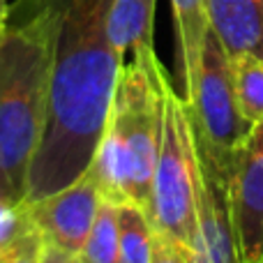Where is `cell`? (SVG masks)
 I'll return each instance as SVG.
<instances>
[{"instance_id":"cell-13","label":"cell","mask_w":263,"mask_h":263,"mask_svg":"<svg viewBox=\"0 0 263 263\" xmlns=\"http://www.w3.org/2000/svg\"><path fill=\"white\" fill-rule=\"evenodd\" d=\"M233 86L240 116L250 127L263 123V60L254 55H233Z\"/></svg>"},{"instance_id":"cell-8","label":"cell","mask_w":263,"mask_h":263,"mask_svg":"<svg viewBox=\"0 0 263 263\" xmlns=\"http://www.w3.org/2000/svg\"><path fill=\"white\" fill-rule=\"evenodd\" d=\"M28 205L46 245L79 256L102 205V192L95 176L88 171L72 185Z\"/></svg>"},{"instance_id":"cell-9","label":"cell","mask_w":263,"mask_h":263,"mask_svg":"<svg viewBox=\"0 0 263 263\" xmlns=\"http://www.w3.org/2000/svg\"><path fill=\"white\" fill-rule=\"evenodd\" d=\"M208 18L229 58L263 60V0H208Z\"/></svg>"},{"instance_id":"cell-5","label":"cell","mask_w":263,"mask_h":263,"mask_svg":"<svg viewBox=\"0 0 263 263\" xmlns=\"http://www.w3.org/2000/svg\"><path fill=\"white\" fill-rule=\"evenodd\" d=\"M187 104L196 136L208 145L217 162L229 166L233 153L247 139L252 127L238 109L231 58L213 30L205 37L194 95Z\"/></svg>"},{"instance_id":"cell-16","label":"cell","mask_w":263,"mask_h":263,"mask_svg":"<svg viewBox=\"0 0 263 263\" xmlns=\"http://www.w3.org/2000/svg\"><path fill=\"white\" fill-rule=\"evenodd\" d=\"M150 263H192V250L178 240L155 231L153 240V261Z\"/></svg>"},{"instance_id":"cell-14","label":"cell","mask_w":263,"mask_h":263,"mask_svg":"<svg viewBox=\"0 0 263 263\" xmlns=\"http://www.w3.org/2000/svg\"><path fill=\"white\" fill-rule=\"evenodd\" d=\"M42 242L44 238L32 219L30 205L26 201L14 205L0 199V259Z\"/></svg>"},{"instance_id":"cell-2","label":"cell","mask_w":263,"mask_h":263,"mask_svg":"<svg viewBox=\"0 0 263 263\" xmlns=\"http://www.w3.org/2000/svg\"><path fill=\"white\" fill-rule=\"evenodd\" d=\"M53 12L18 0L0 32V199L23 203L49 111Z\"/></svg>"},{"instance_id":"cell-3","label":"cell","mask_w":263,"mask_h":263,"mask_svg":"<svg viewBox=\"0 0 263 263\" xmlns=\"http://www.w3.org/2000/svg\"><path fill=\"white\" fill-rule=\"evenodd\" d=\"M157 63L153 44L134 49L129 63H123L104 134L90 166L102 199L118 205L134 203L148 215L159 148Z\"/></svg>"},{"instance_id":"cell-6","label":"cell","mask_w":263,"mask_h":263,"mask_svg":"<svg viewBox=\"0 0 263 263\" xmlns=\"http://www.w3.org/2000/svg\"><path fill=\"white\" fill-rule=\"evenodd\" d=\"M194 127V125H192ZM196 227L192 238V263H245L238 247L229 203L227 164L217 162L196 136Z\"/></svg>"},{"instance_id":"cell-17","label":"cell","mask_w":263,"mask_h":263,"mask_svg":"<svg viewBox=\"0 0 263 263\" xmlns=\"http://www.w3.org/2000/svg\"><path fill=\"white\" fill-rule=\"evenodd\" d=\"M42 247H44V242L26 247V250H18L14 254L5 256V259H0V263H42Z\"/></svg>"},{"instance_id":"cell-10","label":"cell","mask_w":263,"mask_h":263,"mask_svg":"<svg viewBox=\"0 0 263 263\" xmlns=\"http://www.w3.org/2000/svg\"><path fill=\"white\" fill-rule=\"evenodd\" d=\"M171 9L178 35V63H180L182 79L180 95L185 97V102H190L199 77L205 37L210 32L208 0H171Z\"/></svg>"},{"instance_id":"cell-7","label":"cell","mask_w":263,"mask_h":263,"mask_svg":"<svg viewBox=\"0 0 263 263\" xmlns=\"http://www.w3.org/2000/svg\"><path fill=\"white\" fill-rule=\"evenodd\" d=\"M229 203L245 263H263V123L254 125L227 166Z\"/></svg>"},{"instance_id":"cell-18","label":"cell","mask_w":263,"mask_h":263,"mask_svg":"<svg viewBox=\"0 0 263 263\" xmlns=\"http://www.w3.org/2000/svg\"><path fill=\"white\" fill-rule=\"evenodd\" d=\"M42 263H83L79 256H72V254H65V252L55 250V247L46 245L42 247Z\"/></svg>"},{"instance_id":"cell-12","label":"cell","mask_w":263,"mask_h":263,"mask_svg":"<svg viewBox=\"0 0 263 263\" xmlns=\"http://www.w3.org/2000/svg\"><path fill=\"white\" fill-rule=\"evenodd\" d=\"M118 263H150L153 261L155 227L150 215L134 203L118 205Z\"/></svg>"},{"instance_id":"cell-4","label":"cell","mask_w":263,"mask_h":263,"mask_svg":"<svg viewBox=\"0 0 263 263\" xmlns=\"http://www.w3.org/2000/svg\"><path fill=\"white\" fill-rule=\"evenodd\" d=\"M159 90V148L153 173L150 219L155 231L192 247L196 227V148L192 114L171 77L157 63Z\"/></svg>"},{"instance_id":"cell-11","label":"cell","mask_w":263,"mask_h":263,"mask_svg":"<svg viewBox=\"0 0 263 263\" xmlns=\"http://www.w3.org/2000/svg\"><path fill=\"white\" fill-rule=\"evenodd\" d=\"M157 0H114L109 12V37L120 55L153 44V23Z\"/></svg>"},{"instance_id":"cell-15","label":"cell","mask_w":263,"mask_h":263,"mask_svg":"<svg viewBox=\"0 0 263 263\" xmlns=\"http://www.w3.org/2000/svg\"><path fill=\"white\" fill-rule=\"evenodd\" d=\"M118 203L102 199L95 224L88 233L79 259L83 263H118Z\"/></svg>"},{"instance_id":"cell-19","label":"cell","mask_w":263,"mask_h":263,"mask_svg":"<svg viewBox=\"0 0 263 263\" xmlns=\"http://www.w3.org/2000/svg\"><path fill=\"white\" fill-rule=\"evenodd\" d=\"M12 0H0V32L5 30V26H7L9 21V14H12Z\"/></svg>"},{"instance_id":"cell-1","label":"cell","mask_w":263,"mask_h":263,"mask_svg":"<svg viewBox=\"0 0 263 263\" xmlns=\"http://www.w3.org/2000/svg\"><path fill=\"white\" fill-rule=\"evenodd\" d=\"M46 3L53 12L49 111L28 176V203L90 171L125 63L109 37L114 0Z\"/></svg>"}]
</instances>
